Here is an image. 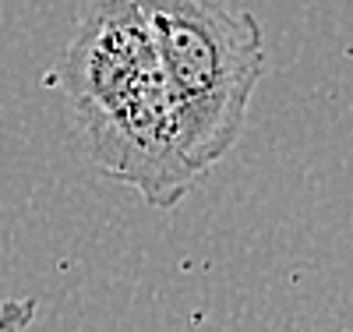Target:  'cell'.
<instances>
[{
    "instance_id": "1",
    "label": "cell",
    "mask_w": 353,
    "mask_h": 332,
    "mask_svg": "<svg viewBox=\"0 0 353 332\" xmlns=\"http://www.w3.org/2000/svg\"><path fill=\"white\" fill-rule=\"evenodd\" d=\"M88 156L152 208H173L198 173L176 145L170 92L141 0H96L57 64Z\"/></svg>"
},
{
    "instance_id": "2",
    "label": "cell",
    "mask_w": 353,
    "mask_h": 332,
    "mask_svg": "<svg viewBox=\"0 0 353 332\" xmlns=\"http://www.w3.org/2000/svg\"><path fill=\"white\" fill-rule=\"evenodd\" d=\"M170 92L176 145L201 177L237 145L265 71L261 25L223 0H141Z\"/></svg>"
},
{
    "instance_id": "3",
    "label": "cell",
    "mask_w": 353,
    "mask_h": 332,
    "mask_svg": "<svg viewBox=\"0 0 353 332\" xmlns=\"http://www.w3.org/2000/svg\"><path fill=\"white\" fill-rule=\"evenodd\" d=\"M36 322V300L32 297H8L0 304V332H25Z\"/></svg>"
}]
</instances>
